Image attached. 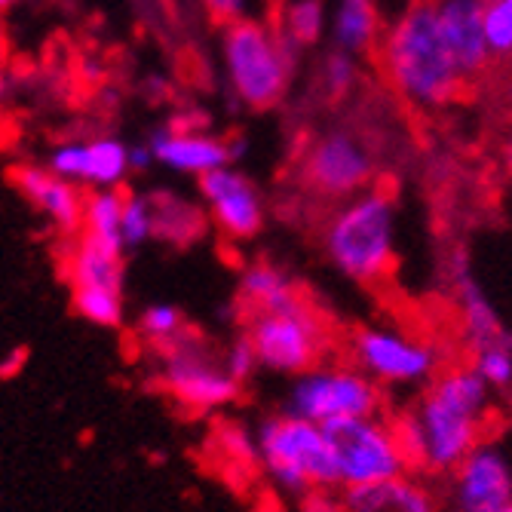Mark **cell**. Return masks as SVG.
<instances>
[{"instance_id": "1", "label": "cell", "mask_w": 512, "mask_h": 512, "mask_svg": "<svg viewBox=\"0 0 512 512\" xmlns=\"http://www.w3.org/2000/svg\"><path fill=\"white\" fill-rule=\"evenodd\" d=\"M491 399L494 390L473 365L439 368L421 399L396 417L411 470L424 476H448L463 457L485 442Z\"/></svg>"}, {"instance_id": "11", "label": "cell", "mask_w": 512, "mask_h": 512, "mask_svg": "<svg viewBox=\"0 0 512 512\" xmlns=\"http://www.w3.org/2000/svg\"><path fill=\"white\" fill-rule=\"evenodd\" d=\"M160 378L169 396L191 411H215L240 396V381L224 368L206 344L184 332L178 341L160 347Z\"/></svg>"}, {"instance_id": "28", "label": "cell", "mask_w": 512, "mask_h": 512, "mask_svg": "<svg viewBox=\"0 0 512 512\" xmlns=\"http://www.w3.org/2000/svg\"><path fill=\"white\" fill-rule=\"evenodd\" d=\"M473 368L494 393L512 390V338L473 350Z\"/></svg>"}, {"instance_id": "9", "label": "cell", "mask_w": 512, "mask_h": 512, "mask_svg": "<svg viewBox=\"0 0 512 512\" xmlns=\"http://www.w3.org/2000/svg\"><path fill=\"white\" fill-rule=\"evenodd\" d=\"M350 362L359 365L371 381L390 387H421L430 384L439 368V350L393 325H362L350 338Z\"/></svg>"}, {"instance_id": "3", "label": "cell", "mask_w": 512, "mask_h": 512, "mask_svg": "<svg viewBox=\"0 0 512 512\" xmlns=\"http://www.w3.org/2000/svg\"><path fill=\"white\" fill-rule=\"evenodd\" d=\"M396 240V200L381 188H365L341 200L322 227V249L332 267L359 286H375L393 273Z\"/></svg>"}, {"instance_id": "8", "label": "cell", "mask_w": 512, "mask_h": 512, "mask_svg": "<svg viewBox=\"0 0 512 512\" xmlns=\"http://www.w3.org/2000/svg\"><path fill=\"white\" fill-rule=\"evenodd\" d=\"M325 433L332 442L341 488L384 482L411 470L396 421H387L381 411L332 424Z\"/></svg>"}, {"instance_id": "36", "label": "cell", "mask_w": 512, "mask_h": 512, "mask_svg": "<svg viewBox=\"0 0 512 512\" xmlns=\"http://www.w3.org/2000/svg\"><path fill=\"white\" fill-rule=\"evenodd\" d=\"M7 96H10V74L0 68V108L7 105Z\"/></svg>"}, {"instance_id": "22", "label": "cell", "mask_w": 512, "mask_h": 512, "mask_svg": "<svg viewBox=\"0 0 512 512\" xmlns=\"http://www.w3.org/2000/svg\"><path fill=\"white\" fill-rule=\"evenodd\" d=\"M298 286L286 270H279L270 261L249 264L240 276V301L252 310H276L298 301Z\"/></svg>"}, {"instance_id": "18", "label": "cell", "mask_w": 512, "mask_h": 512, "mask_svg": "<svg viewBox=\"0 0 512 512\" xmlns=\"http://www.w3.org/2000/svg\"><path fill=\"white\" fill-rule=\"evenodd\" d=\"M433 10L442 40L463 80L479 77L491 62L482 0H433Z\"/></svg>"}, {"instance_id": "19", "label": "cell", "mask_w": 512, "mask_h": 512, "mask_svg": "<svg viewBox=\"0 0 512 512\" xmlns=\"http://www.w3.org/2000/svg\"><path fill=\"white\" fill-rule=\"evenodd\" d=\"M347 512H442L439 494L430 488L424 473H402L384 482L344 488Z\"/></svg>"}, {"instance_id": "39", "label": "cell", "mask_w": 512, "mask_h": 512, "mask_svg": "<svg viewBox=\"0 0 512 512\" xmlns=\"http://www.w3.org/2000/svg\"><path fill=\"white\" fill-rule=\"evenodd\" d=\"M506 169H509V175H512V145H509V151H506Z\"/></svg>"}, {"instance_id": "25", "label": "cell", "mask_w": 512, "mask_h": 512, "mask_svg": "<svg viewBox=\"0 0 512 512\" xmlns=\"http://www.w3.org/2000/svg\"><path fill=\"white\" fill-rule=\"evenodd\" d=\"M329 10L322 0H289L279 13V34H283L295 50H310L325 34H329Z\"/></svg>"}, {"instance_id": "33", "label": "cell", "mask_w": 512, "mask_h": 512, "mask_svg": "<svg viewBox=\"0 0 512 512\" xmlns=\"http://www.w3.org/2000/svg\"><path fill=\"white\" fill-rule=\"evenodd\" d=\"M301 512H347V506L335 491H310L301 497Z\"/></svg>"}, {"instance_id": "2", "label": "cell", "mask_w": 512, "mask_h": 512, "mask_svg": "<svg viewBox=\"0 0 512 512\" xmlns=\"http://www.w3.org/2000/svg\"><path fill=\"white\" fill-rule=\"evenodd\" d=\"M381 68L396 96L417 111L448 108L463 86L442 40L433 0H408L381 34Z\"/></svg>"}, {"instance_id": "21", "label": "cell", "mask_w": 512, "mask_h": 512, "mask_svg": "<svg viewBox=\"0 0 512 512\" xmlns=\"http://www.w3.org/2000/svg\"><path fill=\"white\" fill-rule=\"evenodd\" d=\"M381 0H338L329 16V37L338 50L350 56H368L378 50L384 25H381Z\"/></svg>"}, {"instance_id": "26", "label": "cell", "mask_w": 512, "mask_h": 512, "mask_svg": "<svg viewBox=\"0 0 512 512\" xmlns=\"http://www.w3.org/2000/svg\"><path fill=\"white\" fill-rule=\"evenodd\" d=\"M359 80V62L356 56L338 50V46H332L329 53L322 56L319 62V74H316V83H319V92L325 99H344L350 96V89L356 86Z\"/></svg>"}, {"instance_id": "15", "label": "cell", "mask_w": 512, "mask_h": 512, "mask_svg": "<svg viewBox=\"0 0 512 512\" xmlns=\"http://www.w3.org/2000/svg\"><path fill=\"white\" fill-rule=\"evenodd\" d=\"M56 175L80 184V188H120L129 169V145L117 135H96V138H74L62 142L46 157Z\"/></svg>"}, {"instance_id": "23", "label": "cell", "mask_w": 512, "mask_h": 512, "mask_svg": "<svg viewBox=\"0 0 512 512\" xmlns=\"http://www.w3.org/2000/svg\"><path fill=\"white\" fill-rule=\"evenodd\" d=\"M154 203V237L166 243H191L203 230V209L178 194H157Z\"/></svg>"}, {"instance_id": "32", "label": "cell", "mask_w": 512, "mask_h": 512, "mask_svg": "<svg viewBox=\"0 0 512 512\" xmlns=\"http://www.w3.org/2000/svg\"><path fill=\"white\" fill-rule=\"evenodd\" d=\"M221 362H224V368H227L230 375H234L240 384L249 381V378L255 375V371L261 368V365H258V353H255V347H252L249 335H243V338H237L234 344H230V347L224 350Z\"/></svg>"}, {"instance_id": "16", "label": "cell", "mask_w": 512, "mask_h": 512, "mask_svg": "<svg viewBox=\"0 0 512 512\" xmlns=\"http://www.w3.org/2000/svg\"><path fill=\"white\" fill-rule=\"evenodd\" d=\"M13 181L22 200L50 221L59 234H80L86 209V194L80 191V184L56 175L50 166H19Z\"/></svg>"}, {"instance_id": "37", "label": "cell", "mask_w": 512, "mask_h": 512, "mask_svg": "<svg viewBox=\"0 0 512 512\" xmlns=\"http://www.w3.org/2000/svg\"><path fill=\"white\" fill-rule=\"evenodd\" d=\"M4 40H7V31H4V19H0V53H4Z\"/></svg>"}, {"instance_id": "27", "label": "cell", "mask_w": 512, "mask_h": 512, "mask_svg": "<svg viewBox=\"0 0 512 512\" xmlns=\"http://www.w3.org/2000/svg\"><path fill=\"white\" fill-rule=\"evenodd\" d=\"M120 240L126 252L154 240V203L148 194H126L120 215Z\"/></svg>"}, {"instance_id": "4", "label": "cell", "mask_w": 512, "mask_h": 512, "mask_svg": "<svg viewBox=\"0 0 512 512\" xmlns=\"http://www.w3.org/2000/svg\"><path fill=\"white\" fill-rule=\"evenodd\" d=\"M298 50L267 19H240L221 31L227 86L243 108L267 111L286 96Z\"/></svg>"}, {"instance_id": "20", "label": "cell", "mask_w": 512, "mask_h": 512, "mask_svg": "<svg viewBox=\"0 0 512 512\" xmlns=\"http://www.w3.org/2000/svg\"><path fill=\"white\" fill-rule=\"evenodd\" d=\"M448 279H451V292L460 310V329L463 338L473 350L494 344V341H506L509 332L503 329L500 313L494 310V304L488 301V295L482 292V286L476 283V276L470 270V261L463 252H454L448 261Z\"/></svg>"}, {"instance_id": "35", "label": "cell", "mask_w": 512, "mask_h": 512, "mask_svg": "<svg viewBox=\"0 0 512 512\" xmlns=\"http://www.w3.org/2000/svg\"><path fill=\"white\" fill-rule=\"evenodd\" d=\"M25 362V353L22 350H13V356L7 362H0V375H13V371Z\"/></svg>"}, {"instance_id": "34", "label": "cell", "mask_w": 512, "mask_h": 512, "mask_svg": "<svg viewBox=\"0 0 512 512\" xmlns=\"http://www.w3.org/2000/svg\"><path fill=\"white\" fill-rule=\"evenodd\" d=\"M151 166H154V154H151L148 142H142V145H129V169H132V172H145V169H151Z\"/></svg>"}, {"instance_id": "10", "label": "cell", "mask_w": 512, "mask_h": 512, "mask_svg": "<svg viewBox=\"0 0 512 512\" xmlns=\"http://www.w3.org/2000/svg\"><path fill=\"white\" fill-rule=\"evenodd\" d=\"M68 283L74 310L99 329H117L126 319L123 252L80 234L68 255Z\"/></svg>"}, {"instance_id": "17", "label": "cell", "mask_w": 512, "mask_h": 512, "mask_svg": "<svg viewBox=\"0 0 512 512\" xmlns=\"http://www.w3.org/2000/svg\"><path fill=\"white\" fill-rule=\"evenodd\" d=\"M148 148L157 166L178 172V175H194V178L234 160V145H227L224 138H215L209 132L188 129V126L154 129L148 135Z\"/></svg>"}, {"instance_id": "7", "label": "cell", "mask_w": 512, "mask_h": 512, "mask_svg": "<svg viewBox=\"0 0 512 512\" xmlns=\"http://www.w3.org/2000/svg\"><path fill=\"white\" fill-rule=\"evenodd\" d=\"M384 408L381 384L371 381L365 371L353 362H329L322 359L319 365L295 375L286 411L307 417L319 427H332L350 417H368Z\"/></svg>"}, {"instance_id": "31", "label": "cell", "mask_w": 512, "mask_h": 512, "mask_svg": "<svg viewBox=\"0 0 512 512\" xmlns=\"http://www.w3.org/2000/svg\"><path fill=\"white\" fill-rule=\"evenodd\" d=\"M200 7L221 28L240 19H267L270 0H200Z\"/></svg>"}, {"instance_id": "30", "label": "cell", "mask_w": 512, "mask_h": 512, "mask_svg": "<svg viewBox=\"0 0 512 512\" xmlns=\"http://www.w3.org/2000/svg\"><path fill=\"white\" fill-rule=\"evenodd\" d=\"M491 59H512V0H482Z\"/></svg>"}, {"instance_id": "29", "label": "cell", "mask_w": 512, "mask_h": 512, "mask_svg": "<svg viewBox=\"0 0 512 512\" xmlns=\"http://www.w3.org/2000/svg\"><path fill=\"white\" fill-rule=\"evenodd\" d=\"M138 332L157 347H166L184 335V316L172 304H151L138 316Z\"/></svg>"}, {"instance_id": "14", "label": "cell", "mask_w": 512, "mask_h": 512, "mask_svg": "<svg viewBox=\"0 0 512 512\" xmlns=\"http://www.w3.org/2000/svg\"><path fill=\"white\" fill-rule=\"evenodd\" d=\"M512 503V467L500 448L482 442L448 473L451 512H491Z\"/></svg>"}, {"instance_id": "6", "label": "cell", "mask_w": 512, "mask_h": 512, "mask_svg": "<svg viewBox=\"0 0 512 512\" xmlns=\"http://www.w3.org/2000/svg\"><path fill=\"white\" fill-rule=\"evenodd\" d=\"M246 335L261 368L292 378L329 359L332 347L329 325L304 298L276 310H252Z\"/></svg>"}, {"instance_id": "38", "label": "cell", "mask_w": 512, "mask_h": 512, "mask_svg": "<svg viewBox=\"0 0 512 512\" xmlns=\"http://www.w3.org/2000/svg\"><path fill=\"white\" fill-rule=\"evenodd\" d=\"M16 4V0H0V13H4V10H10Z\"/></svg>"}, {"instance_id": "5", "label": "cell", "mask_w": 512, "mask_h": 512, "mask_svg": "<svg viewBox=\"0 0 512 512\" xmlns=\"http://www.w3.org/2000/svg\"><path fill=\"white\" fill-rule=\"evenodd\" d=\"M255 445L258 463L279 491L304 497L341 488L329 433L307 417L292 411L267 417L255 433Z\"/></svg>"}, {"instance_id": "24", "label": "cell", "mask_w": 512, "mask_h": 512, "mask_svg": "<svg viewBox=\"0 0 512 512\" xmlns=\"http://www.w3.org/2000/svg\"><path fill=\"white\" fill-rule=\"evenodd\" d=\"M123 200L126 194L120 188H99L86 197V209H83V227L80 234L96 240V243H105L111 249H123V240H120V215H123Z\"/></svg>"}, {"instance_id": "12", "label": "cell", "mask_w": 512, "mask_h": 512, "mask_svg": "<svg viewBox=\"0 0 512 512\" xmlns=\"http://www.w3.org/2000/svg\"><path fill=\"white\" fill-rule=\"evenodd\" d=\"M301 178L316 197L347 200L375 181V151L350 129H325L301 160Z\"/></svg>"}, {"instance_id": "13", "label": "cell", "mask_w": 512, "mask_h": 512, "mask_svg": "<svg viewBox=\"0 0 512 512\" xmlns=\"http://www.w3.org/2000/svg\"><path fill=\"white\" fill-rule=\"evenodd\" d=\"M200 200L206 206V215L221 230L227 240L243 243L252 240L264 227V200L261 191L252 184V178L237 169L234 163L218 166L197 178Z\"/></svg>"}, {"instance_id": "40", "label": "cell", "mask_w": 512, "mask_h": 512, "mask_svg": "<svg viewBox=\"0 0 512 512\" xmlns=\"http://www.w3.org/2000/svg\"><path fill=\"white\" fill-rule=\"evenodd\" d=\"M491 512H512V503H506V506H500V509H491Z\"/></svg>"}]
</instances>
